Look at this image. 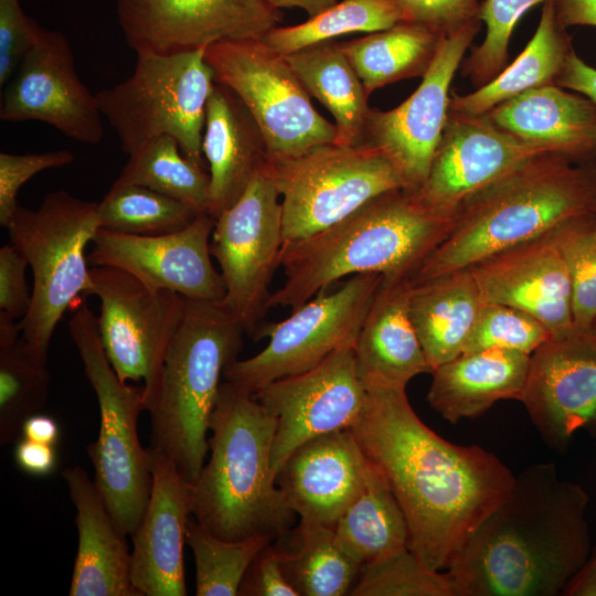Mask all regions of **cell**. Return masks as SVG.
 I'll list each match as a JSON object with an SVG mask.
<instances>
[{"label": "cell", "mask_w": 596, "mask_h": 596, "mask_svg": "<svg viewBox=\"0 0 596 596\" xmlns=\"http://www.w3.org/2000/svg\"><path fill=\"white\" fill-rule=\"evenodd\" d=\"M368 391L351 430L404 512L408 549L429 568L446 571L514 475L493 453L453 444L427 427L405 389Z\"/></svg>", "instance_id": "cell-1"}, {"label": "cell", "mask_w": 596, "mask_h": 596, "mask_svg": "<svg viewBox=\"0 0 596 596\" xmlns=\"http://www.w3.org/2000/svg\"><path fill=\"white\" fill-rule=\"evenodd\" d=\"M589 497L553 462L524 468L446 572L457 596H556L586 563Z\"/></svg>", "instance_id": "cell-2"}, {"label": "cell", "mask_w": 596, "mask_h": 596, "mask_svg": "<svg viewBox=\"0 0 596 596\" xmlns=\"http://www.w3.org/2000/svg\"><path fill=\"white\" fill-rule=\"evenodd\" d=\"M595 199L596 159L534 156L460 206L448 235L413 274V284L543 237L573 217L594 213Z\"/></svg>", "instance_id": "cell-3"}, {"label": "cell", "mask_w": 596, "mask_h": 596, "mask_svg": "<svg viewBox=\"0 0 596 596\" xmlns=\"http://www.w3.org/2000/svg\"><path fill=\"white\" fill-rule=\"evenodd\" d=\"M455 219L424 207L405 189L383 193L331 227L283 246L285 281L268 308L291 311L337 280L358 274L413 276Z\"/></svg>", "instance_id": "cell-4"}, {"label": "cell", "mask_w": 596, "mask_h": 596, "mask_svg": "<svg viewBox=\"0 0 596 596\" xmlns=\"http://www.w3.org/2000/svg\"><path fill=\"white\" fill-rule=\"evenodd\" d=\"M206 465L192 483L193 518L224 540L267 536L291 529L296 513L272 467L275 418L254 394L221 383L210 419Z\"/></svg>", "instance_id": "cell-5"}, {"label": "cell", "mask_w": 596, "mask_h": 596, "mask_svg": "<svg viewBox=\"0 0 596 596\" xmlns=\"http://www.w3.org/2000/svg\"><path fill=\"white\" fill-rule=\"evenodd\" d=\"M244 332L221 301L184 298L183 317L148 412L151 447L167 455L191 483L209 450L206 434L221 376L237 360Z\"/></svg>", "instance_id": "cell-6"}, {"label": "cell", "mask_w": 596, "mask_h": 596, "mask_svg": "<svg viewBox=\"0 0 596 596\" xmlns=\"http://www.w3.org/2000/svg\"><path fill=\"white\" fill-rule=\"evenodd\" d=\"M100 228L98 204L57 190L36 209L18 205L7 227L10 243L33 274L32 304L20 321L30 353L47 362L64 312L91 285L85 249Z\"/></svg>", "instance_id": "cell-7"}, {"label": "cell", "mask_w": 596, "mask_h": 596, "mask_svg": "<svg viewBox=\"0 0 596 596\" xmlns=\"http://www.w3.org/2000/svg\"><path fill=\"white\" fill-rule=\"evenodd\" d=\"M70 334L99 407L97 439L87 446L94 482L118 528L131 535L138 526L151 491L149 448L138 435L145 411L142 389L119 379L99 336L97 316L85 301L75 306Z\"/></svg>", "instance_id": "cell-8"}, {"label": "cell", "mask_w": 596, "mask_h": 596, "mask_svg": "<svg viewBox=\"0 0 596 596\" xmlns=\"http://www.w3.org/2000/svg\"><path fill=\"white\" fill-rule=\"evenodd\" d=\"M204 50L136 54L129 77L95 94L102 116L127 155L169 135L185 157L205 168L202 139L215 77Z\"/></svg>", "instance_id": "cell-9"}, {"label": "cell", "mask_w": 596, "mask_h": 596, "mask_svg": "<svg viewBox=\"0 0 596 596\" xmlns=\"http://www.w3.org/2000/svg\"><path fill=\"white\" fill-rule=\"evenodd\" d=\"M264 169L280 194L284 245L331 227L383 193L405 189L390 159L365 141L267 157Z\"/></svg>", "instance_id": "cell-10"}, {"label": "cell", "mask_w": 596, "mask_h": 596, "mask_svg": "<svg viewBox=\"0 0 596 596\" xmlns=\"http://www.w3.org/2000/svg\"><path fill=\"white\" fill-rule=\"evenodd\" d=\"M204 57L215 82L231 89L253 117L267 157H295L336 142V125L316 110L285 56L263 39L217 42L204 50Z\"/></svg>", "instance_id": "cell-11"}, {"label": "cell", "mask_w": 596, "mask_h": 596, "mask_svg": "<svg viewBox=\"0 0 596 596\" xmlns=\"http://www.w3.org/2000/svg\"><path fill=\"white\" fill-rule=\"evenodd\" d=\"M383 279L376 273L358 274L331 294L317 296L286 319L262 324L253 337L269 338L266 347L245 360H235L225 381L255 394L270 382L315 368L331 353L353 347Z\"/></svg>", "instance_id": "cell-12"}, {"label": "cell", "mask_w": 596, "mask_h": 596, "mask_svg": "<svg viewBox=\"0 0 596 596\" xmlns=\"http://www.w3.org/2000/svg\"><path fill=\"white\" fill-rule=\"evenodd\" d=\"M89 276L85 296L94 295L99 300L97 321L105 353L121 381H143L142 397L148 411L183 317L184 297L153 290L114 267L93 266Z\"/></svg>", "instance_id": "cell-13"}, {"label": "cell", "mask_w": 596, "mask_h": 596, "mask_svg": "<svg viewBox=\"0 0 596 596\" xmlns=\"http://www.w3.org/2000/svg\"><path fill=\"white\" fill-rule=\"evenodd\" d=\"M210 249L225 285L221 302L245 333L263 324L284 245L280 194L263 167L240 199L214 219Z\"/></svg>", "instance_id": "cell-14"}, {"label": "cell", "mask_w": 596, "mask_h": 596, "mask_svg": "<svg viewBox=\"0 0 596 596\" xmlns=\"http://www.w3.org/2000/svg\"><path fill=\"white\" fill-rule=\"evenodd\" d=\"M254 396L276 421L272 447L275 476L305 441L351 429L369 402L353 347L331 353L308 371L275 380Z\"/></svg>", "instance_id": "cell-15"}, {"label": "cell", "mask_w": 596, "mask_h": 596, "mask_svg": "<svg viewBox=\"0 0 596 596\" xmlns=\"http://www.w3.org/2000/svg\"><path fill=\"white\" fill-rule=\"evenodd\" d=\"M119 26L136 54L204 50L263 39L281 20L266 0H117Z\"/></svg>", "instance_id": "cell-16"}, {"label": "cell", "mask_w": 596, "mask_h": 596, "mask_svg": "<svg viewBox=\"0 0 596 596\" xmlns=\"http://www.w3.org/2000/svg\"><path fill=\"white\" fill-rule=\"evenodd\" d=\"M480 24L477 20L443 36L419 86L402 104L390 110H370L364 141L390 159L405 190L418 189L428 174L447 123L451 82Z\"/></svg>", "instance_id": "cell-17"}, {"label": "cell", "mask_w": 596, "mask_h": 596, "mask_svg": "<svg viewBox=\"0 0 596 596\" xmlns=\"http://www.w3.org/2000/svg\"><path fill=\"white\" fill-rule=\"evenodd\" d=\"M102 117L96 95L78 77L66 36L42 28L4 85L0 119L42 121L73 140L96 145L104 137Z\"/></svg>", "instance_id": "cell-18"}, {"label": "cell", "mask_w": 596, "mask_h": 596, "mask_svg": "<svg viewBox=\"0 0 596 596\" xmlns=\"http://www.w3.org/2000/svg\"><path fill=\"white\" fill-rule=\"evenodd\" d=\"M520 401L544 443L565 451L573 435L596 434V336L576 328L552 336L530 356Z\"/></svg>", "instance_id": "cell-19"}, {"label": "cell", "mask_w": 596, "mask_h": 596, "mask_svg": "<svg viewBox=\"0 0 596 596\" xmlns=\"http://www.w3.org/2000/svg\"><path fill=\"white\" fill-rule=\"evenodd\" d=\"M214 221L202 213L185 228L161 235L99 228L87 256L88 264L125 270L153 290L221 301L225 285L212 263L210 249Z\"/></svg>", "instance_id": "cell-20"}, {"label": "cell", "mask_w": 596, "mask_h": 596, "mask_svg": "<svg viewBox=\"0 0 596 596\" xmlns=\"http://www.w3.org/2000/svg\"><path fill=\"white\" fill-rule=\"evenodd\" d=\"M542 153L547 152L501 129L487 115L449 110L428 174L409 192L430 212L455 219L470 196Z\"/></svg>", "instance_id": "cell-21"}, {"label": "cell", "mask_w": 596, "mask_h": 596, "mask_svg": "<svg viewBox=\"0 0 596 596\" xmlns=\"http://www.w3.org/2000/svg\"><path fill=\"white\" fill-rule=\"evenodd\" d=\"M151 491L131 534V583L140 596H185L184 544L193 515L192 483L162 451L149 447Z\"/></svg>", "instance_id": "cell-22"}, {"label": "cell", "mask_w": 596, "mask_h": 596, "mask_svg": "<svg viewBox=\"0 0 596 596\" xmlns=\"http://www.w3.org/2000/svg\"><path fill=\"white\" fill-rule=\"evenodd\" d=\"M469 268L483 302L523 310L546 326L552 336L575 328L568 272L551 233Z\"/></svg>", "instance_id": "cell-23"}, {"label": "cell", "mask_w": 596, "mask_h": 596, "mask_svg": "<svg viewBox=\"0 0 596 596\" xmlns=\"http://www.w3.org/2000/svg\"><path fill=\"white\" fill-rule=\"evenodd\" d=\"M369 469L354 434L342 429L297 447L279 468L276 483L301 521L333 528L362 490Z\"/></svg>", "instance_id": "cell-24"}, {"label": "cell", "mask_w": 596, "mask_h": 596, "mask_svg": "<svg viewBox=\"0 0 596 596\" xmlns=\"http://www.w3.org/2000/svg\"><path fill=\"white\" fill-rule=\"evenodd\" d=\"M413 285L411 276H383L366 312L353 348L366 390L406 389L432 372L409 316Z\"/></svg>", "instance_id": "cell-25"}, {"label": "cell", "mask_w": 596, "mask_h": 596, "mask_svg": "<svg viewBox=\"0 0 596 596\" xmlns=\"http://www.w3.org/2000/svg\"><path fill=\"white\" fill-rule=\"evenodd\" d=\"M76 511L78 545L70 596H140L131 583L130 552L95 482L79 466L62 471Z\"/></svg>", "instance_id": "cell-26"}, {"label": "cell", "mask_w": 596, "mask_h": 596, "mask_svg": "<svg viewBox=\"0 0 596 596\" xmlns=\"http://www.w3.org/2000/svg\"><path fill=\"white\" fill-rule=\"evenodd\" d=\"M501 129L573 162L596 159V105L556 84L540 86L485 114Z\"/></svg>", "instance_id": "cell-27"}, {"label": "cell", "mask_w": 596, "mask_h": 596, "mask_svg": "<svg viewBox=\"0 0 596 596\" xmlns=\"http://www.w3.org/2000/svg\"><path fill=\"white\" fill-rule=\"evenodd\" d=\"M202 151L209 172L207 214L216 219L240 199L267 158L253 117L217 82L206 106Z\"/></svg>", "instance_id": "cell-28"}, {"label": "cell", "mask_w": 596, "mask_h": 596, "mask_svg": "<svg viewBox=\"0 0 596 596\" xmlns=\"http://www.w3.org/2000/svg\"><path fill=\"white\" fill-rule=\"evenodd\" d=\"M530 356L501 348L462 353L430 372L427 402L455 424L483 414L498 401H520Z\"/></svg>", "instance_id": "cell-29"}, {"label": "cell", "mask_w": 596, "mask_h": 596, "mask_svg": "<svg viewBox=\"0 0 596 596\" xmlns=\"http://www.w3.org/2000/svg\"><path fill=\"white\" fill-rule=\"evenodd\" d=\"M482 305L470 268L413 285L409 316L432 371L464 353Z\"/></svg>", "instance_id": "cell-30"}, {"label": "cell", "mask_w": 596, "mask_h": 596, "mask_svg": "<svg viewBox=\"0 0 596 596\" xmlns=\"http://www.w3.org/2000/svg\"><path fill=\"white\" fill-rule=\"evenodd\" d=\"M556 14L554 0L542 8L534 35L515 60L476 91L450 96L449 110L479 116L530 89L554 84L573 51Z\"/></svg>", "instance_id": "cell-31"}, {"label": "cell", "mask_w": 596, "mask_h": 596, "mask_svg": "<svg viewBox=\"0 0 596 596\" xmlns=\"http://www.w3.org/2000/svg\"><path fill=\"white\" fill-rule=\"evenodd\" d=\"M284 56L309 95L333 116L334 143L363 142L369 94L339 42L318 43Z\"/></svg>", "instance_id": "cell-32"}, {"label": "cell", "mask_w": 596, "mask_h": 596, "mask_svg": "<svg viewBox=\"0 0 596 596\" xmlns=\"http://www.w3.org/2000/svg\"><path fill=\"white\" fill-rule=\"evenodd\" d=\"M274 545L298 596L350 595L361 566L340 546L333 528L300 520Z\"/></svg>", "instance_id": "cell-33"}, {"label": "cell", "mask_w": 596, "mask_h": 596, "mask_svg": "<svg viewBox=\"0 0 596 596\" xmlns=\"http://www.w3.org/2000/svg\"><path fill=\"white\" fill-rule=\"evenodd\" d=\"M333 531L343 551L361 567L408 547L404 512L385 477L371 461L362 490Z\"/></svg>", "instance_id": "cell-34"}, {"label": "cell", "mask_w": 596, "mask_h": 596, "mask_svg": "<svg viewBox=\"0 0 596 596\" xmlns=\"http://www.w3.org/2000/svg\"><path fill=\"white\" fill-rule=\"evenodd\" d=\"M443 36L425 25L401 21L339 44L370 95L389 84L423 77Z\"/></svg>", "instance_id": "cell-35"}, {"label": "cell", "mask_w": 596, "mask_h": 596, "mask_svg": "<svg viewBox=\"0 0 596 596\" xmlns=\"http://www.w3.org/2000/svg\"><path fill=\"white\" fill-rule=\"evenodd\" d=\"M128 156L116 180L150 188L207 213L209 172L185 157L173 137H155Z\"/></svg>", "instance_id": "cell-36"}, {"label": "cell", "mask_w": 596, "mask_h": 596, "mask_svg": "<svg viewBox=\"0 0 596 596\" xmlns=\"http://www.w3.org/2000/svg\"><path fill=\"white\" fill-rule=\"evenodd\" d=\"M401 21L403 14L391 0H342L302 23L275 26L263 41L275 52L288 55L342 35L382 31Z\"/></svg>", "instance_id": "cell-37"}, {"label": "cell", "mask_w": 596, "mask_h": 596, "mask_svg": "<svg viewBox=\"0 0 596 596\" xmlns=\"http://www.w3.org/2000/svg\"><path fill=\"white\" fill-rule=\"evenodd\" d=\"M97 204L100 228L134 235L177 232L202 214L172 196L118 180Z\"/></svg>", "instance_id": "cell-38"}, {"label": "cell", "mask_w": 596, "mask_h": 596, "mask_svg": "<svg viewBox=\"0 0 596 596\" xmlns=\"http://www.w3.org/2000/svg\"><path fill=\"white\" fill-rule=\"evenodd\" d=\"M51 375L47 362L36 360L22 338L0 345V444L21 438L28 417L45 405Z\"/></svg>", "instance_id": "cell-39"}, {"label": "cell", "mask_w": 596, "mask_h": 596, "mask_svg": "<svg viewBox=\"0 0 596 596\" xmlns=\"http://www.w3.org/2000/svg\"><path fill=\"white\" fill-rule=\"evenodd\" d=\"M273 540L252 536L224 540L192 515L188 525L187 544L195 562L196 596H237L243 577L256 555Z\"/></svg>", "instance_id": "cell-40"}, {"label": "cell", "mask_w": 596, "mask_h": 596, "mask_svg": "<svg viewBox=\"0 0 596 596\" xmlns=\"http://www.w3.org/2000/svg\"><path fill=\"white\" fill-rule=\"evenodd\" d=\"M572 287L573 322L581 331H592L596 321V215L573 217L551 232Z\"/></svg>", "instance_id": "cell-41"}, {"label": "cell", "mask_w": 596, "mask_h": 596, "mask_svg": "<svg viewBox=\"0 0 596 596\" xmlns=\"http://www.w3.org/2000/svg\"><path fill=\"white\" fill-rule=\"evenodd\" d=\"M351 596H457L450 575L426 566L408 547L361 567Z\"/></svg>", "instance_id": "cell-42"}, {"label": "cell", "mask_w": 596, "mask_h": 596, "mask_svg": "<svg viewBox=\"0 0 596 596\" xmlns=\"http://www.w3.org/2000/svg\"><path fill=\"white\" fill-rule=\"evenodd\" d=\"M549 0H485L479 19L486 24L483 41L462 66V75L477 86L494 78L508 64V49L513 30L532 7Z\"/></svg>", "instance_id": "cell-43"}, {"label": "cell", "mask_w": 596, "mask_h": 596, "mask_svg": "<svg viewBox=\"0 0 596 596\" xmlns=\"http://www.w3.org/2000/svg\"><path fill=\"white\" fill-rule=\"evenodd\" d=\"M551 337L547 327L528 312L483 302L464 353L501 348L531 355Z\"/></svg>", "instance_id": "cell-44"}, {"label": "cell", "mask_w": 596, "mask_h": 596, "mask_svg": "<svg viewBox=\"0 0 596 596\" xmlns=\"http://www.w3.org/2000/svg\"><path fill=\"white\" fill-rule=\"evenodd\" d=\"M73 152L55 150L39 153H0V224L8 227L19 203L17 195L21 187L35 174L70 164Z\"/></svg>", "instance_id": "cell-45"}, {"label": "cell", "mask_w": 596, "mask_h": 596, "mask_svg": "<svg viewBox=\"0 0 596 596\" xmlns=\"http://www.w3.org/2000/svg\"><path fill=\"white\" fill-rule=\"evenodd\" d=\"M42 26L26 15L20 0H0V86L12 78L35 44Z\"/></svg>", "instance_id": "cell-46"}, {"label": "cell", "mask_w": 596, "mask_h": 596, "mask_svg": "<svg viewBox=\"0 0 596 596\" xmlns=\"http://www.w3.org/2000/svg\"><path fill=\"white\" fill-rule=\"evenodd\" d=\"M404 21L425 25L441 34H451L480 20L478 0H391ZM481 21V20H480Z\"/></svg>", "instance_id": "cell-47"}, {"label": "cell", "mask_w": 596, "mask_h": 596, "mask_svg": "<svg viewBox=\"0 0 596 596\" xmlns=\"http://www.w3.org/2000/svg\"><path fill=\"white\" fill-rule=\"evenodd\" d=\"M26 259L11 244L0 248V316L20 321L28 315L32 304L25 270Z\"/></svg>", "instance_id": "cell-48"}, {"label": "cell", "mask_w": 596, "mask_h": 596, "mask_svg": "<svg viewBox=\"0 0 596 596\" xmlns=\"http://www.w3.org/2000/svg\"><path fill=\"white\" fill-rule=\"evenodd\" d=\"M240 596H298L281 568L273 542L267 544L247 568Z\"/></svg>", "instance_id": "cell-49"}, {"label": "cell", "mask_w": 596, "mask_h": 596, "mask_svg": "<svg viewBox=\"0 0 596 596\" xmlns=\"http://www.w3.org/2000/svg\"><path fill=\"white\" fill-rule=\"evenodd\" d=\"M13 456L17 466L23 472L34 477L51 475L57 464L55 446L24 437L15 441Z\"/></svg>", "instance_id": "cell-50"}, {"label": "cell", "mask_w": 596, "mask_h": 596, "mask_svg": "<svg viewBox=\"0 0 596 596\" xmlns=\"http://www.w3.org/2000/svg\"><path fill=\"white\" fill-rule=\"evenodd\" d=\"M554 84L579 93L596 105V68L587 64L574 50Z\"/></svg>", "instance_id": "cell-51"}, {"label": "cell", "mask_w": 596, "mask_h": 596, "mask_svg": "<svg viewBox=\"0 0 596 596\" xmlns=\"http://www.w3.org/2000/svg\"><path fill=\"white\" fill-rule=\"evenodd\" d=\"M554 3L557 18L564 28H596V0H554Z\"/></svg>", "instance_id": "cell-52"}, {"label": "cell", "mask_w": 596, "mask_h": 596, "mask_svg": "<svg viewBox=\"0 0 596 596\" xmlns=\"http://www.w3.org/2000/svg\"><path fill=\"white\" fill-rule=\"evenodd\" d=\"M61 429L58 423L50 415L35 413L22 425L21 437L56 446Z\"/></svg>", "instance_id": "cell-53"}, {"label": "cell", "mask_w": 596, "mask_h": 596, "mask_svg": "<svg viewBox=\"0 0 596 596\" xmlns=\"http://www.w3.org/2000/svg\"><path fill=\"white\" fill-rule=\"evenodd\" d=\"M565 596H596V553L570 579L563 589Z\"/></svg>", "instance_id": "cell-54"}, {"label": "cell", "mask_w": 596, "mask_h": 596, "mask_svg": "<svg viewBox=\"0 0 596 596\" xmlns=\"http://www.w3.org/2000/svg\"><path fill=\"white\" fill-rule=\"evenodd\" d=\"M275 9L299 8L306 11L309 18L315 17L334 6L338 0H266Z\"/></svg>", "instance_id": "cell-55"}, {"label": "cell", "mask_w": 596, "mask_h": 596, "mask_svg": "<svg viewBox=\"0 0 596 596\" xmlns=\"http://www.w3.org/2000/svg\"><path fill=\"white\" fill-rule=\"evenodd\" d=\"M592 331H593V333L596 336V321H595V323H594V326H593V330H592Z\"/></svg>", "instance_id": "cell-56"}, {"label": "cell", "mask_w": 596, "mask_h": 596, "mask_svg": "<svg viewBox=\"0 0 596 596\" xmlns=\"http://www.w3.org/2000/svg\"><path fill=\"white\" fill-rule=\"evenodd\" d=\"M594 214L596 215V199H595V204H594Z\"/></svg>", "instance_id": "cell-57"}]
</instances>
